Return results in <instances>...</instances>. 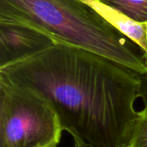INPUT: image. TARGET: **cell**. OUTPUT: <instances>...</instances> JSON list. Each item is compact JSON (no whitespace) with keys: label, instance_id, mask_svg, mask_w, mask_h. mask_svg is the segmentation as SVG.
Masks as SVG:
<instances>
[{"label":"cell","instance_id":"obj_8","mask_svg":"<svg viewBox=\"0 0 147 147\" xmlns=\"http://www.w3.org/2000/svg\"><path fill=\"white\" fill-rule=\"evenodd\" d=\"M140 98L142 100L144 105V111L147 112V73L140 76Z\"/></svg>","mask_w":147,"mask_h":147},{"label":"cell","instance_id":"obj_2","mask_svg":"<svg viewBox=\"0 0 147 147\" xmlns=\"http://www.w3.org/2000/svg\"><path fill=\"white\" fill-rule=\"evenodd\" d=\"M0 23L34 28L56 43L94 52L140 76L147 73L145 59L131 50L126 36L81 0H0Z\"/></svg>","mask_w":147,"mask_h":147},{"label":"cell","instance_id":"obj_9","mask_svg":"<svg viewBox=\"0 0 147 147\" xmlns=\"http://www.w3.org/2000/svg\"><path fill=\"white\" fill-rule=\"evenodd\" d=\"M73 138V147H94L92 146H90V144L86 143L85 141L76 138V137H72ZM122 147H131L130 146H122Z\"/></svg>","mask_w":147,"mask_h":147},{"label":"cell","instance_id":"obj_1","mask_svg":"<svg viewBox=\"0 0 147 147\" xmlns=\"http://www.w3.org/2000/svg\"><path fill=\"white\" fill-rule=\"evenodd\" d=\"M0 76L44 98L72 137L94 147L129 146L140 117V75L130 69L58 42L0 67Z\"/></svg>","mask_w":147,"mask_h":147},{"label":"cell","instance_id":"obj_7","mask_svg":"<svg viewBox=\"0 0 147 147\" xmlns=\"http://www.w3.org/2000/svg\"><path fill=\"white\" fill-rule=\"evenodd\" d=\"M129 146L131 147H147L146 111H140V117L134 128Z\"/></svg>","mask_w":147,"mask_h":147},{"label":"cell","instance_id":"obj_6","mask_svg":"<svg viewBox=\"0 0 147 147\" xmlns=\"http://www.w3.org/2000/svg\"><path fill=\"white\" fill-rule=\"evenodd\" d=\"M110 5L129 18L139 22H147V0H100Z\"/></svg>","mask_w":147,"mask_h":147},{"label":"cell","instance_id":"obj_3","mask_svg":"<svg viewBox=\"0 0 147 147\" xmlns=\"http://www.w3.org/2000/svg\"><path fill=\"white\" fill-rule=\"evenodd\" d=\"M63 131L44 98L0 76V147H57Z\"/></svg>","mask_w":147,"mask_h":147},{"label":"cell","instance_id":"obj_4","mask_svg":"<svg viewBox=\"0 0 147 147\" xmlns=\"http://www.w3.org/2000/svg\"><path fill=\"white\" fill-rule=\"evenodd\" d=\"M55 43L53 37L34 28L0 23V67L28 58Z\"/></svg>","mask_w":147,"mask_h":147},{"label":"cell","instance_id":"obj_5","mask_svg":"<svg viewBox=\"0 0 147 147\" xmlns=\"http://www.w3.org/2000/svg\"><path fill=\"white\" fill-rule=\"evenodd\" d=\"M90 5L110 25L134 42L147 57V22H136L119 9L100 0H81Z\"/></svg>","mask_w":147,"mask_h":147}]
</instances>
